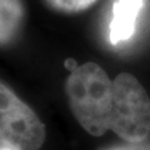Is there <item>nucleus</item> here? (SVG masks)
<instances>
[{"label": "nucleus", "instance_id": "2", "mask_svg": "<svg viewBox=\"0 0 150 150\" xmlns=\"http://www.w3.org/2000/svg\"><path fill=\"white\" fill-rule=\"evenodd\" d=\"M45 125L13 89L0 80V143L11 150H39Z\"/></svg>", "mask_w": 150, "mask_h": 150}, {"label": "nucleus", "instance_id": "4", "mask_svg": "<svg viewBox=\"0 0 150 150\" xmlns=\"http://www.w3.org/2000/svg\"><path fill=\"white\" fill-rule=\"evenodd\" d=\"M26 19L24 0H0V48L13 44Z\"/></svg>", "mask_w": 150, "mask_h": 150}, {"label": "nucleus", "instance_id": "6", "mask_svg": "<svg viewBox=\"0 0 150 150\" xmlns=\"http://www.w3.org/2000/svg\"><path fill=\"white\" fill-rule=\"evenodd\" d=\"M100 150H138L130 145H112V146H108V148H103Z\"/></svg>", "mask_w": 150, "mask_h": 150}, {"label": "nucleus", "instance_id": "1", "mask_svg": "<svg viewBox=\"0 0 150 150\" xmlns=\"http://www.w3.org/2000/svg\"><path fill=\"white\" fill-rule=\"evenodd\" d=\"M65 94L75 120L93 137L111 130L130 144L150 134V98L130 73L111 79L99 64L88 62L70 71Z\"/></svg>", "mask_w": 150, "mask_h": 150}, {"label": "nucleus", "instance_id": "3", "mask_svg": "<svg viewBox=\"0 0 150 150\" xmlns=\"http://www.w3.org/2000/svg\"><path fill=\"white\" fill-rule=\"evenodd\" d=\"M144 4L145 0L112 1V16L109 25V40L112 45H118L131 39Z\"/></svg>", "mask_w": 150, "mask_h": 150}, {"label": "nucleus", "instance_id": "8", "mask_svg": "<svg viewBox=\"0 0 150 150\" xmlns=\"http://www.w3.org/2000/svg\"><path fill=\"white\" fill-rule=\"evenodd\" d=\"M0 150H11V149H9L6 146H4V145H1V146H0Z\"/></svg>", "mask_w": 150, "mask_h": 150}, {"label": "nucleus", "instance_id": "7", "mask_svg": "<svg viewBox=\"0 0 150 150\" xmlns=\"http://www.w3.org/2000/svg\"><path fill=\"white\" fill-rule=\"evenodd\" d=\"M64 65H65V67H67V68L70 70V71H73L74 69H76V68L79 67V65L76 64V62H75L74 59H71V58H69V59H67V60H65Z\"/></svg>", "mask_w": 150, "mask_h": 150}, {"label": "nucleus", "instance_id": "5", "mask_svg": "<svg viewBox=\"0 0 150 150\" xmlns=\"http://www.w3.org/2000/svg\"><path fill=\"white\" fill-rule=\"evenodd\" d=\"M99 0H43V3L50 10L60 14H79L89 10Z\"/></svg>", "mask_w": 150, "mask_h": 150}]
</instances>
